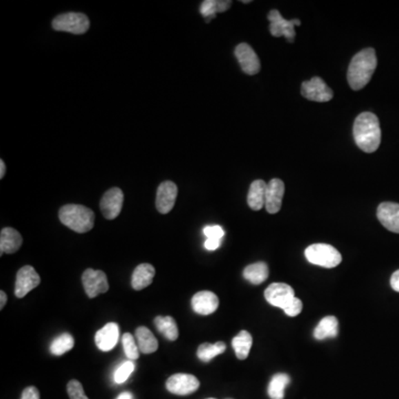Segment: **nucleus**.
<instances>
[{
	"label": "nucleus",
	"instance_id": "obj_42",
	"mask_svg": "<svg viewBox=\"0 0 399 399\" xmlns=\"http://www.w3.org/2000/svg\"><path fill=\"white\" fill-rule=\"evenodd\" d=\"M242 3H251L250 0H243V1H242Z\"/></svg>",
	"mask_w": 399,
	"mask_h": 399
},
{
	"label": "nucleus",
	"instance_id": "obj_41",
	"mask_svg": "<svg viewBox=\"0 0 399 399\" xmlns=\"http://www.w3.org/2000/svg\"><path fill=\"white\" fill-rule=\"evenodd\" d=\"M117 399H133V394L124 391V393L120 394Z\"/></svg>",
	"mask_w": 399,
	"mask_h": 399
},
{
	"label": "nucleus",
	"instance_id": "obj_27",
	"mask_svg": "<svg viewBox=\"0 0 399 399\" xmlns=\"http://www.w3.org/2000/svg\"><path fill=\"white\" fill-rule=\"evenodd\" d=\"M231 5H232V1L230 0L229 1L227 0H205L200 7V12L209 23L212 18H216L218 12H227V9L230 8Z\"/></svg>",
	"mask_w": 399,
	"mask_h": 399
},
{
	"label": "nucleus",
	"instance_id": "obj_39",
	"mask_svg": "<svg viewBox=\"0 0 399 399\" xmlns=\"http://www.w3.org/2000/svg\"><path fill=\"white\" fill-rule=\"evenodd\" d=\"M0 310H3V308H5V305H6L7 303V294L5 293V292H3V290H1V292H0Z\"/></svg>",
	"mask_w": 399,
	"mask_h": 399
},
{
	"label": "nucleus",
	"instance_id": "obj_16",
	"mask_svg": "<svg viewBox=\"0 0 399 399\" xmlns=\"http://www.w3.org/2000/svg\"><path fill=\"white\" fill-rule=\"evenodd\" d=\"M379 222L391 232L399 234V204L384 202L377 209Z\"/></svg>",
	"mask_w": 399,
	"mask_h": 399
},
{
	"label": "nucleus",
	"instance_id": "obj_8",
	"mask_svg": "<svg viewBox=\"0 0 399 399\" xmlns=\"http://www.w3.org/2000/svg\"><path fill=\"white\" fill-rule=\"evenodd\" d=\"M82 285L89 299H95L99 294H104L109 290V283L102 271L88 269L82 274Z\"/></svg>",
	"mask_w": 399,
	"mask_h": 399
},
{
	"label": "nucleus",
	"instance_id": "obj_20",
	"mask_svg": "<svg viewBox=\"0 0 399 399\" xmlns=\"http://www.w3.org/2000/svg\"><path fill=\"white\" fill-rule=\"evenodd\" d=\"M155 276V269L149 263L138 265L133 271L131 285L133 290H141L151 285Z\"/></svg>",
	"mask_w": 399,
	"mask_h": 399
},
{
	"label": "nucleus",
	"instance_id": "obj_38",
	"mask_svg": "<svg viewBox=\"0 0 399 399\" xmlns=\"http://www.w3.org/2000/svg\"><path fill=\"white\" fill-rule=\"evenodd\" d=\"M391 286L394 290L399 292V270L391 275Z\"/></svg>",
	"mask_w": 399,
	"mask_h": 399
},
{
	"label": "nucleus",
	"instance_id": "obj_43",
	"mask_svg": "<svg viewBox=\"0 0 399 399\" xmlns=\"http://www.w3.org/2000/svg\"><path fill=\"white\" fill-rule=\"evenodd\" d=\"M207 399H216V398H207Z\"/></svg>",
	"mask_w": 399,
	"mask_h": 399
},
{
	"label": "nucleus",
	"instance_id": "obj_13",
	"mask_svg": "<svg viewBox=\"0 0 399 399\" xmlns=\"http://www.w3.org/2000/svg\"><path fill=\"white\" fill-rule=\"evenodd\" d=\"M236 57L238 58V63L241 66L242 70L247 75H256L261 69V62L255 52L252 49V47L247 43H240L236 48Z\"/></svg>",
	"mask_w": 399,
	"mask_h": 399
},
{
	"label": "nucleus",
	"instance_id": "obj_7",
	"mask_svg": "<svg viewBox=\"0 0 399 399\" xmlns=\"http://www.w3.org/2000/svg\"><path fill=\"white\" fill-rule=\"evenodd\" d=\"M267 18L270 21L271 35L274 36V37L284 36L288 43H293L294 38H295L294 26H301V21L299 19L286 21L282 17L279 10H275V9L271 10Z\"/></svg>",
	"mask_w": 399,
	"mask_h": 399
},
{
	"label": "nucleus",
	"instance_id": "obj_14",
	"mask_svg": "<svg viewBox=\"0 0 399 399\" xmlns=\"http://www.w3.org/2000/svg\"><path fill=\"white\" fill-rule=\"evenodd\" d=\"M178 196V187L171 181L162 182L158 187L155 207L161 214H167L174 207Z\"/></svg>",
	"mask_w": 399,
	"mask_h": 399
},
{
	"label": "nucleus",
	"instance_id": "obj_12",
	"mask_svg": "<svg viewBox=\"0 0 399 399\" xmlns=\"http://www.w3.org/2000/svg\"><path fill=\"white\" fill-rule=\"evenodd\" d=\"M264 296L271 305L283 310L295 297V292L288 284L273 283L265 290Z\"/></svg>",
	"mask_w": 399,
	"mask_h": 399
},
{
	"label": "nucleus",
	"instance_id": "obj_15",
	"mask_svg": "<svg viewBox=\"0 0 399 399\" xmlns=\"http://www.w3.org/2000/svg\"><path fill=\"white\" fill-rule=\"evenodd\" d=\"M284 182L280 179H272L267 183L266 198H265V209L271 214L279 212L282 207V200L284 196Z\"/></svg>",
	"mask_w": 399,
	"mask_h": 399
},
{
	"label": "nucleus",
	"instance_id": "obj_9",
	"mask_svg": "<svg viewBox=\"0 0 399 399\" xmlns=\"http://www.w3.org/2000/svg\"><path fill=\"white\" fill-rule=\"evenodd\" d=\"M170 393L179 395V396H187L196 393L200 387V382L196 376L190 374H175L169 377L166 384Z\"/></svg>",
	"mask_w": 399,
	"mask_h": 399
},
{
	"label": "nucleus",
	"instance_id": "obj_25",
	"mask_svg": "<svg viewBox=\"0 0 399 399\" xmlns=\"http://www.w3.org/2000/svg\"><path fill=\"white\" fill-rule=\"evenodd\" d=\"M253 339L247 330H241L240 333L232 339L233 350L236 352V357L241 361H244L250 354L252 347Z\"/></svg>",
	"mask_w": 399,
	"mask_h": 399
},
{
	"label": "nucleus",
	"instance_id": "obj_40",
	"mask_svg": "<svg viewBox=\"0 0 399 399\" xmlns=\"http://www.w3.org/2000/svg\"><path fill=\"white\" fill-rule=\"evenodd\" d=\"M5 174H6V164L3 160H0V179L5 178Z\"/></svg>",
	"mask_w": 399,
	"mask_h": 399
},
{
	"label": "nucleus",
	"instance_id": "obj_3",
	"mask_svg": "<svg viewBox=\"0 0 399 399\" xmlns=\"http://www.w3.org/2000/svg\"><path fill=\"white\" fill-rule=\"evenodd\" d=\"M63 225L77 233H87L95 225V213L89 207L79 204H67L59 211Z\"/></svg>",
	"mask_w": 399,
	"mask_h": 399
},
{
	"label": "nucleus",
	"instance_id": "obj_35",
	"mask_svg": "<svg viewBox=\"0 0 399 399\" xmlns=\"http://www.w3.org/2000/svg\"><path fill=\"white\" fill-rule=\"evenodd\" d=\"M203 233L204 236H207V238H218V240H222L225 234V230L220 225L205 227H204Z\"/></svg>",
	"mask_w": 399,
	"mask_h": 399
},
{
	"label": "nucleus",
	"instance_id": "obj_19",
	"mask_svg": "<svg viewBox=\"0 0 399 399\" xmlns=\"http://www.w3.org/2000/svg\"><path fill=\"white\" fill-rule=\"evenodd\" d=\"M23 245V236L12 227H3L0 233V255L17 252Z\"/></svg>",
	"mask_w": 399,
	"mask_h": 399
},
{
	"label": "nucleus",
	"instance_id": "obj_30",
	"mask_svg": "<svg viewBox=\"0 0 399 399\" xmlns=\"http://www.w3.org/2000/svg\"><path fill=\"white\" fill-rule=\"evenodd\" d=\"M75 346V339L69 333L61 334L60 337L54 339V342L50 345V352L56 356H60L67 352H69Z\"/></svg>",
	"mask_w": 399,
	"mask_h": 399
},
{
	"label": "nucleus",
	"instance_id": "obj_36",
	"mask_svg": "<svg viewBox=\"0 0 399 399\" xmlns=\"http://www.w3.org/2000/svg\"><path fill=\"white\" fill-rule=\"evenodd\" d=\"M21 399H41V394L35 386H29L23 389Z\"/></svg>",
	"mask_w": 399,
	"mask_h": 399
},
{
	"label": "nucleus",
	"instance_id": "obj_22",
	"mask_svg": "<svg viewBox=\"0 0 399 399\" xmlns=\"http://www.w3.org/2000/svg\"><path fill=\"white\" fill-rule=\"evenodd\" d=\"M135 341L138 343L141 353L152 354L158 350V339H155L152 332L146 326H140L135 330Z\"/></svg>",
	"mask_w": 399,
	"mask_h": 399
},
{
	"label": "nucleus",
	"instance_id": "obj_29",
	"mask_svg": "<svg viewBox=\"0 0 399 399\" xmlns=\"http://www.w3.org/2000/svg\"><path fill=\"white\" fill-rule=\"evenodd\" d=\"M227 350V345L223 342L214 343H203L200 345L198 348V357L201 359L202 362H210L214 357L221 354L225 353Z\"/></svg>",
	"mask_w": 399,
	"mask_h": 399
},
{
	"label": "nucleus",
	"instance_id": "obj_33",
	"mask_svg": "<svg viewBox=\"0 0 399 399\" xmlns=\"http://www.w3.org/2000/svg\"><path fill=\"white\" fill-rule=\"evenodd\" d=\"M67 391H68L70 399H89L84 394V387L81 385V383L78 382L76 379H72L68 383Z\"/></svg>",
	"mask_w": 399,
	"mask_h": 399
},
{
	"label": "nucleus",
	"instance_id": "obj_28",
	"mask_svg": "<svg viewBox=\"0 0 399 399\" xmlns=\"http://www.w3.org/2000/svg\"><path fill=\"white\" fill-rule=\"evenodd\" d=\"M290 378L286 374H276L271 379L267 393L271 399H284L285 389L290 384Z\"/></svg>",
	"mask_w": 399,
	"mask_h": 399
},
{
	"label": "nucleus",
	"instance_id": "obj_10",
	"mask_svg": "<svg viewBox=\"0 0 399 399\" xmlns=\"http://www.w3.org/2000/svg\"><path fill=\"white\" fill-rule=\"evenodd\" d=\"M41 276L38 275L34 267L30 265L21 267L18 271L16 276V285H14V294L18 299H23L29 292L41 284Z\"/></svg>",
	"mask_w": 399,
	"mask_h": 399
},
{
	"label": "nucleus",
	"instance_id": "obj_4",
	"mask_svg": "<svg viewBox=\"0 0 399 399\" xmlns=\"http://www.w3.org/2000/svg\"><path fill=\"white\" fill-rule=\"evenodd\" d=\"M305 258L312 264L326 267V269L339 266L342 262L341 253L332 245L324 244V243L310 245L305 250Z\"/></svg>",
	"mask_w": 399,
	"mask_h": 399
},
{
	"label": "nucleus",
	"instance_id": "obj_5",
	"mask_svg": "<svg viewBox=\"0 0 399 399\" xmlns=\"http://www.w3.org/2000/svg\"><path fill=\"white\" fill-rule=\"evenodd\" d=\"M90 27L89 18L81 12H67L59 14L52 21V28L57 32H70L73 35H82Z\"/></svg>",
	"mask_w": 399,
	"mask_h": 399
},
{
	"label": "nucleus",
	"instance_id": "obj_6",
	"mask_svg": "<svg viewBox=\"0 0 399 399\" xmlns=\"http://www.w3.org/2000/svg\"><path fill=\"white\" fill-rule=\"evenodd\" d=\"M301 95L308 100L315 102H328L334 97L333 90L330 89L322 78L314 77L310 81L301 84Z\"/></svg>",
	"mask_w": 399,
	"mask_h": 399
},
{
	"label": "nucleus",
	"instance_id": "obj_24",
	"mask_svg": "<svg viewBox=\"0 0 399 399\" xmlns=\"http://www.w3.org/2000/svg\"><path fill=\"white\" fill-rule=\"evenodd\" d=\"M244 279L254 285L262 284L269 277V266L264 262H258L249 265L243 271Z\"/></svg>",
	"mask_w": 399,
	"mask_h": 399
},
{
	"label": "nucleus",
	"instance_id": "obj_2",
	"mask_svg": "<svg viewBox=\"0 0 399 399\" xmlns=\"http://www.w3.org/2000/svg\"><path fill=\"white\" fill-rule=\"evenodd\" d=\"M376 67V52L373 48H366L354 56L347 71L350 88L353 90L363 89L371 81Z\"/></svg>",
	"mask_w": 399,
	"mask_h": 399
},
{
	"label": "nucleus",
	"instance_id": "obj_32",
	"mask_svg": "<svg viewBox=\"0 0 399 399\" xmlns=\"http://www.w3.org/2000/svg\"><path fill=\"white\" fill-rule=\"evenodd\" d=\"M133 371H135V364H133V361H128V362L124 363L115 371V382L117 384H124V382H126V379L131 376Z\"/></svg>",
	"mask_w": 399,
	"mask_h": 399
},
{
	"label": "nucleus",
	"instance_id": "obj_31",
	"mask_svg": "<svg viewBox=\"0 0 399 399\" xmlns=\"http://www.w3.org/2000/svg\"><path fill=\"white\" fill-rule=\"evenodd\" d=\"M122 345H124V353L130 361H137L139 358L140 350H139L137 341H135V337H133V334H124L122 337Z\"/></svg>",
	"mask_w": 399,
	"mask_h": 399
},
{
	"label": "nucleus",
	"instance_id": "obj_18",
	"mask_svg": "<svg viewBox=\"0 0 399 399\" xmlns=\"http://www.w3.org/2000/svg\"><path fill=\"white\" fill-rule=\"evenodd\" d=\"M120 328L117 323H108L95 333V345L102 352H109L119 341Z\"/></svg>",
	"mask_w": 399,
	"mask_h": 399
},
{
	"label": "nucleus",
	"instance_id": "obj_34",
	"mask_svg": "<svg viewBox=\"0 0 399 399\" xmlns=\"http://www.w3.org/2000/svg\"><path fill=\"white\" fill-rule=\"evenodd\" d=\"M301 310H303V303L296 296L283 308L285 314L287 316H290V317H295V316L299 315V314H301Z\"/></svg>",
	"mask_w": 399,
	"mask_h": 399
},
{
	"label": "nucleus",
	"instance_id": "obj_11",
	"mask_svg": "<svg viewBox=\"0 0 399 399\" xmlns=\"http://www.w3.org/2000/svg\"><path fill=\"white\" fill-rule=\"evenodd\" d=\"M124 192L119 187L108 190L100 201L101 212L106 220L118 218L124 205Z\"/></svg>",
	"mask_w": 399,
	"mask_h": 399
},
{
	"label": "nucleus",
	"instance_id": "obj_21",
	"mask_svg": "<svg viewBox=\"0 0 399 399\" xmlns=\"http://www.w3.org/2000/svg\"><path fill=\"white\" fill-rule=\"evenodd\" d=\"M267 183L263 180H255L251 184L249 194H247V204L253 211H260L265 207L266 198Z\"/></svg>",
	"mask_w": 399,
	"mask_h": 399
},
{
	"label": "nucleus",
	"instance_id": "obj_37",
	"mask_svg": "<svg viewBox=\"0 0 399 399\" xmlns=\"http://www.w3.org/2000/svg\"><path fill=\"white\" fill-rule=\"evenodd\" d=\"M222 240H218V238H207V241L204 243V247L209 251H216L218 250L220 245H221Z\"/></svg>",
	"mask_w": 399,
	"mask_h": 399
},
{
	"label": "nucleus",
	"instance_id": "obj_1",
	"mask_svg": "<svg viewBox=\"0 0 399 399\" xmlns=\"http://www.w3.org/2000/svg\"><path fill=\"white\" fill-rule=\"evenodd\" d=\"M353 133L357 147L364 152H375L380 146L382 131L378 118L374 113H361L354 122Z\"/></svg>",
	"mask_w": 399,
	"mask_h": 399
},
{
	"label": "nucleus",
	"instance_id": "obj_26",
	"mask_svg": "<svg viewBox=\"0 0 399 399\" xmlns=\"http://www.w3.org/2000/svg\"><path fill=\"white\" fill-rule=\"evenodd\" d=\"M155 328L171 342L176 341L179 337L178 325L171 316H158L155 319Z\"/></svg>",
	"mask_w": 399,
	"mask_h": 399
},
{
	"label": "nucleus",
	"instance_id": "obj_17",
	"mask_svg": "<svg viewBox=\"0 0 399 399\" xmlns=\"http://www.w3.org/2000/svg\"><path fill=\"white\" fill-rule=\"evenodd\" d=\"M192 308L198 315H210L218 310V296L210 290H201L192 297Z\"/></svg>",
	"mask_w": 399,
	"mask_h": 399
},
{
	"label": "nucleus",
	"instance_id": "obj_23",
	"mask_svg": "<svg viewBox=\"0 0 399 399\" xmlns=\"http://www.w3.org/2000/svg\"><path fill=\"white\" fill-rule=\"evenodd\" d=\"M339 334V321L335 316H326L314 330V337L319 341L333 339Z\"/></svg>",
	"mask_w": 399,
	"mask_h": 399
}]
</instances>
